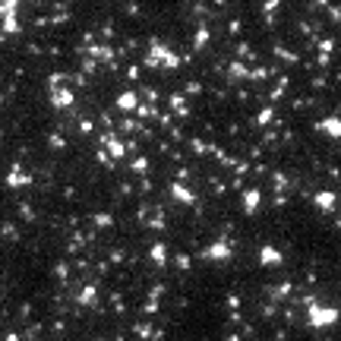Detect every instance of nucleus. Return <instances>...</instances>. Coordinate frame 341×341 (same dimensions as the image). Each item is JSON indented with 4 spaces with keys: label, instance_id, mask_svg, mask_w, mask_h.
<instances>
[{
    "label": "nucleus",
    "instance_id": "f03ea898",
    "mask_svg": "<svg viewBox=\"0 0 341 341\" xmlns=\"http://www.w3.org/2000/svg\"><path fill=\"white\" fill-rule=\"evenodd\" d=\"M326 130H329V133H341V123H338V120H329Z\"/></svg>",
    "mask_w": 341,
    "mask_h": 341
},
{
    "label": "nucleus",
    "instance_id": "f257e3e1",
    "mask_svg": "<svg viewBox=\"0 0 341 341\" xmlns=\"http://www.w3.org/2000/svg\"><path fill=\"white\" fill-rule=\"evenodd\" d=\"M335 322V310H313V326H329Z\"/></svg>",
    "mask_w": 341,
    "mask_h": 341
}]
</instances>
